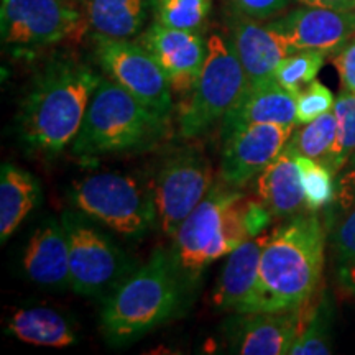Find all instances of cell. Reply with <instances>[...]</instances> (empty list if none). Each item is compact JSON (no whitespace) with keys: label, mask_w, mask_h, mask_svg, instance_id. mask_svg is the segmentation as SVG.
Segmentation results:
<instances>
[{"label":"cell","mask_w":355,"mask_h":355,"mask_svg":"<svg viewBox=\"0 0 355 355\" xmlns=\"http://www.w3.org/2000/svg\"><path fill=\"white\" fill-rule=\"evenodd\" d=\"M324 243V227L314 212L296 214L270 234L259 283L243 313H279L308 304L321 285Z\"/></svg>","instance_id":"cell-1"},{"label":"cell","mask_w":355,"mask_h":355,"mask_svg":"<svg viewBox=\"0 0 355 355\" xmlns=\"http://www.w3.org/2000/svg\"><path fill=\"white\" fill-rule=\"evenodd\" d=\"M101 78L74 60L48 66L20 105L17 128L21 144L46 158L63 153L76 139Z\"/></svg>","instance_id":"cell-2"},{"label":"cell","mask_w":355,"mask_h":355,"mask_svg":"<svg viewBox=\"0 0 355 355\" xmlns=\"http://www.w3.org/2000/svg\"><path fill=\"white\" fill-rule=\"evenodd\" d=\"M188 291L171 252L158 248L104 300L102 334L114 347L130 344L176 316Z\"/></svg>","instance_id":"cell-3"},{"label":"cell","mask_w":355,"mask_h":355,"mask_svg":"<svg viewBox=\"0 0 355 355\" xmlns=\"http://www.w3.org/2000/svg\"><path fill=\"white\" fill-rule=\"evenodd\" d=\"M166 128V117L146 107L110 78H101L71 152L83 159L144 152L165 137Z\"/></svg>","instance_id":"cell-4"},{"label":"cell","mask_w":355,"mask_h":355,"mask_svg":"<svg viewBox=\"0 0 355 355\" xmlns=\"http://www.w3.org/2000/svg\"><path fill=\"white\" fill-rule=\"evenodd\" d=\"M230 188L224 181L212 184L173 237V259L189 291L212 261L252 239L245 227L248 199Z\"/></svg>","instance_id":"cell-5"},{"label":"cell","mask_w":355,"mask_h":355,"mask_svg":"<svg viewBox=\"0 0 355 355\" xmlns=\"http://www.w3.org/2000/svg\"><path fill=\"white\" fill-rule=\"evenodd\" d=\"M248 89L245 71L230 38L212 33L196 84L181 104L178 125L184 139H196L224 121Z\"/></svg>","instance_id":"cell-6"},{"label":"cell","mask_w":355,"mask_h":355,"mask_svg":"<svg viewBox=\"0 0 355 355\" xmlns=\"http://www.w3.org/2000/svg\"><path fill=\"white\" fill-rule=\"evenodd\" d=\"M69 198L74 209L127 237H141L158 220L153 189L123 173L83 178L71 186Z\"/></svg>","instance_id":"cell-7"},{"label":"cell","mask_w":355,"mask_h":355,"mask_svg":"<svg viewBox=\"0 0 355 355\" xmlns=\"http://www.w3.org/2000/svg\"><path fill=\"white\" fill-rule=\"evenodd\" d=\"M81 211L61 216L69 247L71 288L83 296L109 295L130 270V261L105 232Z\"/></svg>","instance_id":"cell-8"},{"label":"cell","mask_w":355,"mask_h":355,"mask_svg":"<svg viewBox=\"0 0 355 355\" xmlns=\"http://www.w3.org/2000/svg\"><path fill=\"white\" fill-rule=\"evenodd\" d=\"M214 184V170L201 150L183 148L159 168L153 193L162 232L175 237L186 217L196 209Z\"/></svg>","instance_id":"cell-9"},{"label":"cell","mask_w":355,"mask_h":355,"mask_svg":"<svg viewBox=\"0 0 355 355\" xmlns=\"http://www.w3.org/2000/svg\"><path fill=\"white\" fill-rule=\"evenodd\" d=\"M96 56L107 76L163 117L173 109L170 79L140 42L102 37L96 33Z\"/></svg>","instance_id":"cell-10"},{"label":"cell","mask_w":355,"mask_h":355,"mask_svg":"<svg viewBox=\"0 0 355 355\" xmlns=\"http://www.w3.org/2000/svg\"><path fill=\"white\" fill-rule=\"evenodd\" d=\"M71 0H2V43L17 50H35L73 37L83 24Z\"/></svg>","instance_id":"cell-11"},{"label":"cell","mask_w":355,"mask_h":355,"mask_svg":"<svg viewBox=\"0 0 355 355\" xmlns=\"http://www.w3.org/2000/svg\"><path fill=\"white\" fill-rule=\"evenodd\" d=\"M291 48L336 53L355 37V8L337 10L326 7L301 6L275 20H266Z\"/></svg>","instance_id":"cell-12"},{"label":"cell","mask_w":355,"mask_h":355,"mask_svg":"<svg viewBox=\"0 0 355 355\" xmlns=\"http://www.w3.org/2000/svg\"><path fill=\"white\" fill-rule=\"evenodd\" d=\"M295 128L260 123L243 127L222 140L220 180L232 188L250 183L285 148Z\"/></svg>","instance_id":"cell-13"},{"label":"cell","mask_w":355,"mask_h":355,"mask_svg":"<svg viewBox=\"0 0 355 355\" xmlns=\"http://www.w3.org/2000/svg\"><path fill=\"white\" fill-rule=\"evenodd\" d=\"M303 308L279 313H235L225 321V339L230 352L241 355L290 354L303 324Z\"/></svg>","instance_id":"cell-14"},{"label":"cell","mask_w":355,"mask_h":355,"mask_svg":"<svg viewBox=\"0 0 355 355\" xmlns=\"http://www.w3.org/2000/svg\"><path fill=\"white\" fill-rule=\"evenodd\" d=\"M140 43L152 53L178 94H189L207 56V40L201 32L170 28L155 21L141 33Z\"/></svg>","instance_id":"cell-15"},{"label":"cell","mask_w":355,"mask_h":355,"mask_svg":"<svg viewBox=\"0 0 355 355\" xmlns=\"http://www.w3.org/2000/svg\"><path fill=\"white\" fill-rule=\"evenodd\" d=\"M229 38L245 71L248 87L277 81V69L291 48L279 35L261 20L250 19L232 10L229 17Z\"/></svg>","instance_id":"cell-16"},{"label":"cell","mask_w":355,"mask_h":355,"mask_svg":"<svg viewBox=\"0 0 355 355\" xmlns=\"http://www.w3.org/2000/svg\"><path fill=\"white\" fill-rule=\"evenodd\" d=\"M21 266L35 285L53 290L71 288L69 247L61 219L48 217L33 230L26 242Z\"/></svg>","instance_id":"cell-17"},{"label":"cell","mask_w":355,"mask_h":355,"mask_svg":"<svg viewBox=\"0 0 355 355\" xmlns=\"http://www.w3.org/2000/svg\"><path fill=\"white\" fill-rule=\"evenodd\" d=\"M270 234H260L241 243L227 255L220 277L212 291V304L220 311L243 313L257 283H259L260 260Z\"/></svg>","instance_id":"cell-18"},{"label":"cell","mask_w":355,"mask_h":355,"mask_svg":"<svg viewBox=\"0 0 355 355\" xmlns=\"http://www.w3.org/2000/svg\"><path fill=\"white\" fill-rule=\"evenodd\" d=\"M260 123L296 127V97L277 81L247 89L222 121V140L243 127Z\"/></svg>","instance_id":"cell-19"},{"label":"cell","mask_w":355,"mask_h":355,"mask_svg":"<svg viewBox=\"0 0 355 355\" xmlns=\"http://www.w3.org/2000/svg\"><path fill=\"white\" fill-rule=\"evenodd\" d=\"M257 196L275 217L296 216L304 207V191L296 155L288 145L257 176Z\"/></svg>","instance_id":"cell-20"},{"label":"cell","mask_w":355,"mask_h":355,"mask_svg":"<svg viewBox=\"0 0 355 355\" xmlns=\"http://www.w3.org/2000/svg\"><path fill=\"white\" fill-rule=\"evenodd\" d=\"M42 198L38 180L12 163L0 170V242L6 243Z\"/></svg>","instance_id":"cell-21"},{"label":"cell","mask_w":355,"mask_h":355,"mask_svg":"<svg viewBox=\"0 0 355 355\" xmlns=\"http://www.w3.org/2000/svg\"><path fill=\"white\" fill-rule=\"evenodd\" d=\"M7 332L21 343L42 347H69L78 343L68 319L46 306L17 309L8 318Z\"/></svg>","instance_id":"cell-22"},{"label":"cell","mask_w":355,"mask_h":355,"mask_svg":"<svg viewBox=\"0 0 355 355\" xmlns=\"http://www.w3.org/2000/svg\"><path fill=\"white\" fill-rule=\"evenodd\" d=\"M153 0H86L87 24L97 35L128 40L148 20Z\"/></svg>","instance_id":"cell-23"},{"label":"cell","mask_w":355,"mask_h":355,"mask_svg":"<svg viewBox=\"0 0 355 355\" xmlns=\"http://www.w3.org/2000/svg\"><path fill=\"white\" fill-rule=\"evenodd\" d=\"M313 300L303 308V324L290 350L293 355H329L332 352L331 327L334 311L331 300L326 293H321L314 303Z\"/></svg>","instance_id":"cell-24"},{"label":"cell","mask_w":355,"mask_h":355,"mask_svg":"<svg viewBox=\"0 0 355 355\" xmlns=\"http://www.w3.org/2000/svg\"><path fill=\"white\" fill-rule=\"evenodd\" d=\"M337 119L334 109L314 119L313 122L300 125L293 130V135L288 140V148L295 155L308 157L327 165L331 157L332 146L336 141Z\"/></svg>","instance_id":"cell-25"},{"label":"cell","mask_w":355,"mask_h":355,"mask_svg":"<svg viewBox=\"0 0 355 355\" xmlns=\"http://www.w3.org/2000/svg\"><path fill=\"white\" fill-rule=\"evenodd\" d=\"M334 114L337 119L336 141L327 168L337 175L349 163H355V92L343 89L336 97Z\"/></svg>","instance_id":"cell-26"},{"label":"cell","mask_w":355,"mask_h":355,"mask_svg":"<svg viewBox=\"0 0 355 355\" xmlns=\"http://www.w3.org/2000/svg\"><path fill=\"white\" fill-rule=\"evenodd\" d=\"M212 0H153L155 21L178 30L202 32Z\"/></svg>","instance_id":"cell-27"},{"label":"cell","mask_w":355,"mask_h":355,"mask_svg":"<svg viewBox=\"0 0 355 355\" xmlns=\"http://www.w3.org/2000/svg\"><path fill=\"white\" fill-rule=\"evenodd\" d=\"M327 55L329 53L321 50H300L291 53L279 63L275 79L279 86L285 87L296 97L316 79Z\"/></svg>","instance_id":"cell-28"},{"label":"cell","mask_w":355,"mask_h":355,"mask_svg":"<svg viewBox=\"0 0 355 355\" xmlns=\"http://www.w3.org/2000/svg\"><path fill=\"white\" fill-rule=\"evenodd\" d=\"M332 259L340 290L355 296V207L334 230Z\"/></svg>","instance_id":"cell-29"},{"label":"cell","mask_w":355,"mask_h":355,"mask_svg":"<svg viewBox=\"0 0 355 355\" xmlns=\"http://www.w3.org/2000/svg\"><path fill=\"white\" fill-rule=\"evenodd\" d=\"M296 163H298L301 184L304 191L306 209L316 212L331 204L336 194L334 173L318 159L301 157V155H296Z\"/></svg>","instance_id":"cell-30"},{"label":"cell","mask_w":355,"mask_h":355,"mask_svg":"<svg viewBox=\"0 0 355 355\" xmlns=\"http://www.w3.org/2000/svg\"><path fill=\"white\" fill-rule=\"evenodd\" d=\"M334 104L336 97L331 89L314 79L308 87H304L296 96V125L313 122L314 119L334 109Z\"/></svg>","instance_id":"cell-31"},{"label":"cell","mask_w":355,"mask_h":355,"mask_svg":"<svg viewBox=\"0 0 355 355\" xmlns=\"http://www.w3.org/2000/svg\"><path fill=\"white\" fill-rule=\"evenodd\" d=\"M225 2L230 10L250 19L266 21L285 12L293 0H225Z\"/></svg>","instance_id":"cell-32"},{"label":"cell","mask_w":355,"mask_h":355,"mask_svg":"<svg viewBox=\"0 0 355 355\" xmlns=\"http://www.w3.org/2000/svg\"><path fill=\"white\" fill-rule=\"evenodd\" d=\"M334 66L339 73L343 89L355 92V37L350 38L347 44L337 51Z\"/></svg>","instance_id":"cell-33"},{"label":"cell","mask_w":355,"mask_h":355,"mask_svg":"<svg viewBox=\"0 0 355 355\" xmlns=\"http://www.w3.org/2000/svg\"><path fill=\"white\" fill-rule=\"evenodd\" d=\"M272 211L260 201H252L248 199L247 209H245V227L250 237L263 234L268 229L270 222H272Z\"/></svg>","instance_id":"cell-34"},{"label":"cell","mask_w":355,"mask_h":355,"mask_svg":"<svg viewBox=\"0 0 355 355\" xmlns=\"http://www.w3.org/2000/svg\"><path fill=\"white\" fill-rule=\"evenodd\" d=\"M295 2L306 7H326L337 8V10H352L355 8V0H295Z\"/></svg>","instance_id":"cell-35"}]
</instances>
